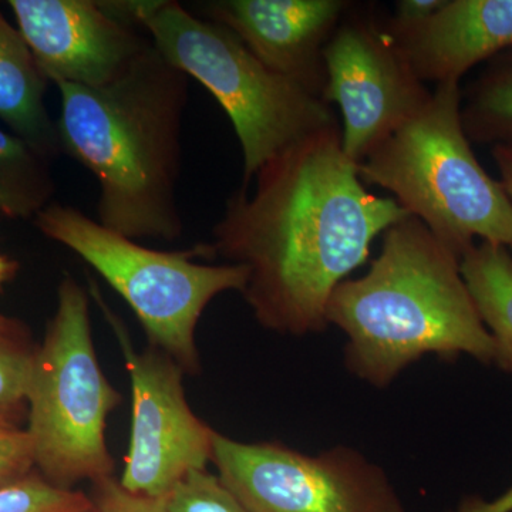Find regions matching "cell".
<instances>
[{
  "label": "cell",
  "mask_w": 512,
  "mask_h": 512,
  "mask_svg": "<svg viewBox=\"0 0 512 512\" xmlns=\"http://www.w3.org/2000/svg\"><path fill=\"white\" fill-rule=\"evenodd\" d=\"M35 225L92 266L137 316L148 346L163 350L185 375L200 372L195 330L202 313L225 292L242 293L244 266L195 261L197 249L158 251L103 227L72 205L52 202Z\"/></svg>",
  "instance_id": "cell-7"
},
{
  "label": "cell",
  "mask_w": 512,
  "mask_h": 512,
  "mask_svg": "<svg viewBox=\"0 0 512 512\" xmlns=\"http://www.w3.org/2000/svg\"><path fill=\"white\" fill-rule=\"evenodd\" d=\"M461 121L468 140L512 150V47L483 63L461 90Z\"/></svg>",
  "instance_id": "cell-16"
},
{
  "label": "cell",
  "mask_w": 512,
  "mask_h": 512,
  "mask_svg": "<svg viewBox=\"0 0 512 512\" xmlns=\"http://www.w3.org/2000/svg\"><path fill=\"white\" fill-rule=\"evenodd\" d=\"M37 348L25 323L0 313V412L16 421L25 412Z\"/></svg>",
  "instance_id": "cell-18"
},
{
  "label": "cell",
  "mask_w": 512,
  "mask_h": 512,
  "mask_svg": "<svg viewBox=\"0 0 512 512\" xmlns=\"http://www.w3.org/2000/svg\"><path fill=\"white\" fill-rule=\"evenodd\" d=\"M493 156L498 171H500V183L503 184L504 190L507 191L508 197L512 201V150L507 148H493ZM512 254V247L510 248Z\"/></svg>",
  "instance_id": "cell-25"
},
{
  "label": "cell",
  "mask_w": 512,
  "mask_h": 512,
  "mask_svg": "<svg viewBox=\"0 0 512 512\" xmlns=\"http://www.w3.org/2000/svg\"><path fill=\"white\" fill-rule=\"evenodd\" d=\"M104 8L120 22L147 30L157 52L218 101L241 144L242 187L285 148L339 126L325 100L272 72L231 30L192 15L180 3L114 0Z\"/></svg>",
  "instance_id": "cell-4"
},
{
  "label": "cell",
  "mask_w": 512,
  "mask_h": 512,
  "mask_svg": "<svg viewBox=\"0 0 512 512\" xmlns=\"http://www.w3.org/2000/svg\"><path fill=\"white\" fill-rule=\"evenodd\" d=\"M0 420H9L13 421V423H18V421L13 420L12 417H9L8 414L0 412Z\"/></svg>",
  "instance_id": "cell-27"
},
{
  "label": "cell",
  "mask_w": 512,
  "mask_h": 512,
  "mask_svg": "<svg viewBox=\"0 0 512 512\" xmlns=\"http://www.w3.org/2000/svg\"><path fill=\"white\" fill-rule=\"evenodd\" d=\"M450 512H512V487L503 494L485 500L481 497H467Z\"/></svg>",
  "instance_id": "cell-24"
},
{
  "label": "cell",
  "mask_w": 512,
  "mask_h": 512,
  "mask_svg": "<svg viewBox=\"0 0 512 512\" xmlns=\"http://www.w3.org/2000/svg\"><path fill=\"white\" fill-rule=\"evenodd\" d=\"M444 3L446 0H399L386 18V26L392 30L413 28L431 18Z\"/></svg>",
  "instance_id": "cell-23"
},
{
  "label": "cell",
  "mask_w": 512,
  "mask_h": 512,
  "mask_svg": "<svg viewBox=\"0 0 512 512\" xmlns=\"http://www.w3.org/2000/svg\"><path fill=\"white\" fill-rule=\"evenodd\" d=\"M323 100L342 111V147L359 164L430 99L373 8L352 3L323 50Z\"/></svg>",
  "instance_id": "cell-10"
},
{
  "label": "cell",
  "mask_w": 512,
  "mask_h": 512,
  "mask_svg": "<svg viewBox=\"0 0 512 512\" xmlns=\"http://www.w3.org/2000/svg\"><path fill=\"white\" fill-rule=\"evenodd\" d=\"M238 188L198 256L244 266L241 295L256 322L279 335L328 328L330 296L365 264L380 234L409 217L393 198L372 194L333 126L302 138Z\"/></svg>",
  "instance_id": "cell-1"
},
{
  "label": "cell",
  "mask_w": 512,
  "mask_h": 512,
  "mask_svg": "<svg viewBox=\"0 0 512 512\" xmlns=\"http://www.w3.org/2000/svg\"><path fill=\"white\" fill-rule=\"evenodd\" d=\"M96 512H170L167 497H144L127 491L119 478L109 477L93 484Z\"/></svg>",
  "instance_id": "cell-22"
},
{
  "label": "cell",
  "mask_w": 512,
  "mask_h": 512,
  "mask_svg": "<svg viewBox=\"0 0 512 512\" xmlns=\"http://www.w3.org/2000/svg\"><path fill=\"white\" fill-rule=\"evenodd\" d=\"M47 161L28 141L0 130V214L35 220L52 204L56 184Z\"/></svg>",
  "instance_id": "cell-17"
},
{
  "label": "cell",
  "mask_w": 512,
  "mask_h": 512,
  "mask_svg": "<svg viewBox=\"0 0 512 512\" xmlns=\"http://www.w3.org/2000/svg\"><path fill=\"white\" fill-rule=\"evenodd\" d=\"M89 293L116 335L130 376V443L120 484L144 497H168L192 471L207 470L215 430L192 412L181 366L153 346L134 349L126 325L94 282Z\"/></svg>",
  "instance_id": "cell-9"
},
{
  "label": "cell",
  "mask_w": 512,
  "mask_h": 512,
  "mask_svg": "<svg viewBox=\"0 0 512 512\" xmlns=\"http://www.w3.org/2000/svg\"><path fill=\"white\" fill-rule=\"evenodd\" d=\"M460 82L436 84L421 109L357 164L363 184L393 200L463 258L476 239L512 247V201L485 173L461 121Z\"/></svg>",
  "instance_id": "cell-5"
},
{
  "label": "cell",
  "mask_w": 512,
  "mask_h": 512,
  "mask_svg": "<svg viewBox=\"0 0 512 512\" xmlns=\"http://www.w3.org/2000/svg\"><path fill=\"white\" fill-rule=\"evenodd\" d=\"M211 463L251 512H406L386 471L355 448L311 456L215 431Z\"/></svg>",
  "instance_id": "cell-8"
},
{
  "label": "cell",
  "mask_w": 512,
  "mask_h": 512,
  "mask_svg": "<svg viewBox=\"0 0 512 512\" xmlns=\"http://www.w3.org/2000/svg\"><path fill=\"white\" fill-rule=\"evenodd\" d=\"M47 82L19 30L0 12V120L50 160L62 151L46 109Z\"/></svg>",
  "instance_id": "cell-14"
},
{
  "label": "cell",
  "mask_w": 512,
  "mask_h": 512,
  "mask_svg": "<svg viewBox=\"0 0 512 512\" xmlns=\"http://www.w3.org/2000/svg\"><path fill=\"white\" fill-rule=\"evenodd\" d=\"M35 471L32 440L18 423L0 420V488Z\"/></svg>",
  "instance_id": "cell-21"
},
{
  "label": "cell",
  "mask_w": 512,
  "mask_h": 512,
  "mask_svg": "<svg viewBox=\"0 0 512 512\" xmlns=\"http://www.w3.org/2000/svg\"><path fill=\"white\" fill-rule=\"evenodd\" d=\"M328 325L345 333V366L390 386L421 357L470 356L494 365V342L461 274V258L413 215L384 231L369 271L329 299Z\"/></svg>",
  "instance_id": "cell-3"
},
{
  "label": "cell",
  "mask_w": 512,
  "mask_h": 512,
  "mask_svg": "<svg viewBox=\"0 0 512 512\" xmlns=\"http://www.w3.org/2000/svg\"><path fill=\"white\" fill-rule=\"evenodd\" d=\"M170 512H251L208 470L192 471L168 494Z\"/></svg>",
  "instance_id": "cell-20"
},
{
  "label": "cell",
  "mask_w": 512,
  "mask_h": 512,
  "mask_svg": "<svg viewBox=\"0 0 512 512\" xmlns=\"http://www.w3.org/2000/svg\"><path fill=\"white\" fill-rule=\"evenodd\" d=\"M89 295L72 275H64L26 393L35 470L67 490L113 477L116 468L106 427L121 396L97 359Z\"/></svg>",
  "instance_id": "cell-6"
},
{
  "label": "cell",
  "mask_w": 512,
  "mask_h": 512,
  "mask_svg": "<svg viewBox=\"0 0 512 512\" xmlns=\"http://www.w3.org/2000/svg\"><path fill=\"white\" fill-rule=\"evenodd\" d=\"M56 86L60 151L96 178L97 221L136 241L180 238L177 187L190 77L150 43L109 84Z\"/></svg>",
  "instance_id": "cell-2"
},
{
  "label": "cell",
  "mask_w": 512,
  "mask_h": 512,
  "mask_svg": "<svg viewBox=\"0 0 512 512\" xmlns=\"http://www.w3.org/2000/svg\"><path fill=\"white\" fill-rule=\"evenodd\" d=\"M461 274L494 342V365L512 375V254L480 242L461 258Z\"/></svg>",
  "instance_id": "cell-15"
},
{
  "label": "cell",
  "mask_w": 512,
  "mask_h": 512,
  "mask_svg": "<svg viewBox=\"0 0 512 512\" xmlns=\"http://www.w3.org/2000/svg\"><path fill=\"white\" fill-rule=\"evenodd\" d=\"M348 0H217L207 19L231 30L268 69L323 99V50Z\"/></svg>",
  "instance_id": "cell-12"
},
{
  "label": "cell",
  "mask_w": 512,
  "mask_h": 512,
  "mask_svg": "<svg viewBox=\"0 0 512 512\" xmlns=\"http://www.w3.org/2000/svg\"><path fill=\"white\" fill-rule=\"evenodd\" d=\"M386 29L421 82H460L512 47V0H446L420 25Z\"/></svg>",
  "instance_id": "cell-13"
},
{
  "label": "cell",
  "mask_w": 512,
  "mask_h": 512,
  "mask_svg": "<svg viewBox=\"0 0 512 512\" xmlns=\"http://www.w3.org/2000/svg\"><path fill=\"white\" fill-rule=\"evenodd\" d=\"M18 262L10 259L9 256L0 254V291H2L3 285L8 284L10 279L18 272Z\"/></svg>",
  "instance_id": "cell-26"
},
{
  "label": "cell",
  "mask_w": 512,
  "mask_h": 512,
  "mask_svg": "<svg viewBox=\"0 0 512 512\" xmlns=\"http://www.w3.org/2000/svg\"><path fill=\"white\" fill-rule=\"evenodd\" d=\"M0 512H96L92 495L56 487L33 471L0 488Z\"/></svg>",
  "instance_id": "cell-19"
},
{
  "label": "cell",
  "mask_w": 512,
  "mask_h": 512,
  "mask_svg": "<svg viewBox=\"0 0 512 512\" xmlns=\"http://www.w3.org/2000/svg\"><path fill=\"white\" fill-rule=\"evenodd\" d=\"M18 30L50 82L99 87L150 46L93 0H9Z\"/></svg>",
  "instance_id": "cell-11"
}]
</instances>
